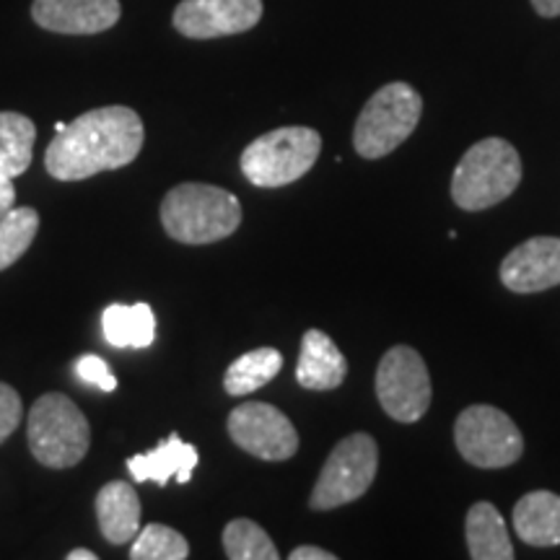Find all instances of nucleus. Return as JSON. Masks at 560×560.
Masks as SVG:
<instances>
[{"label":"nucleus","instance_id":"1","mask_svg":"<svg viewBox=\"0 0 560 560\" xmlns=\"http://www.w3.org/2000/svg\"><path fill=\"white\" fill-rule=\"evenodd\" d=\"M145 128L136 109L112 104L89 109L66 125L45 151V170L60 182H81L132 164L143 151Z\"/></svg>","mask_w":560,"mask_h":560},{"label":"nucleus","instance_id":"2","mask_svg":"<svg viewBox=\"0 0 560 560\" xmlns=\"http://www.w3.org/2000/svg\"><path fill=\"white\" fill-rule=\"evenodd\" d=\"M164 231L182 244H213L242 223V202L234 192L206 182H185L161 202Z\"/></svg>","mask_w":560,"mask_h":560},{"label":"nucleus","instance_id":"3","mask_svg":"<svg viewBox=\"0 0 560 560\" xmlns=\"http://www.w3.org/2000/svg\"><path fill=\"white\" fill-rule=\"evenodd\" d=\"M522 182L520 151L503 138H486L462 156L452 174V200L457 208H493L516 192Z\"/></svg>","mask_w":560,"mask_h":560},{"label":"nucleus","instance_id":"4","mask_svg":"<svg viewBox=\"0 0 560 560\" xmlns=\"http://www.w3.org/2000/svg\"><path fill=\"white\" fill-rule=\"evenodd\" d=\"M30 450L39 465L68 470L86 457L91 444L89 420L79 405L60 392H47L32 405L26 423Z\"/></svg>","mask_w":560,"mask_h":560},{"label":"nucleus","instance_id":"5","mask_svg":"<svg viewBox=\"0 0 560 560\" xmlns=\"http://www.w3.org/2000/svg\"><path fill=\"white\" fill-rule=\"evenodd\" d=\"M423 100L410 83L395 81L363 104L353 128V149L361 159H384L416 132Z\"/></svg>","mask_w":560,"mask_h":560},{"label":"nucleus","instance_id":"6","mask_svg":"<svg viewBox=\"0 0 560 560\" xmlns=\"http://www.w3.org/2000/svg\"><path fill=\"white\" fill-rule=\"evenodd\" d=\"M322 136L312 128H278L255 138L242 153V174L255 187H285L317 164Z\"/></svg>","mask_w":560,"mask_h":560},{"label":"nucleus","instance_id":"7","mask_svg":"<svg viewBox=\"0 0 560 560\" xmlns=\"http://www.w3.org/2000/svg\"><path fill=\"white\" fill-rule=\"evenodd\" d=\"M380 470V446L369 433H350L330 452L322 467L310 506L314 511L340 509L359 501Z\"/></svg>","mask_w":560,"mask_h":560},{"label":"nucleus","instance_id":"8","mask_svg":"<svg viewBox=\"0 0 560 560\" xmlns=\"http://www.w3.org/2000/svg\"><path fill=\"white\" fill-rule=\"evenodd\" d=\"M454 444L480 470H501L520 462L524 439L520 425L493 405H470L454 423Z\"/></svg>","mask_w":560,"mask_h":560},{"label":"nucleus","instance_id":"9","mask_svg":"<svg viewBox=\"0 0 560 560\" xmlns=\"http://www.w3.org/2000/svg\"><path fill=\"white\" fill-rule=\"evenodd\" d=\"M374 387L382 410L397 423H416L431 408L429 366L410 346H395L382 355Z\"/></svg>","mask_w":560,"mask_h":560},{"label":"nucleus","instance_id":"10","mask_svg":"<svg viewBox=\"0 0 560 560\" xmlns=\"http://www.w3.org/2000/svg\"><path fill=\"white\" fill-rule=\"evenodd\" d=\"M229 436L240 450L265 462H285L299 452V433L285 412L268 402H247L231 410Z\"/></svg>","mask_w":560,"mask_h":560},{"label":"nucleus","instance_id":"11","mask_svg":"<svg viewBox=\"0 0 560 560\" xmlns=\"http://www.w3.org/2000/svg\"><path fill=\"white\" fill-rule=\"evenodd\" d=\"M262 0H182L172 24L187 39H219L255 30Z\"/></svg>","mask_w":560,"mask_h":560},{"label":"nucleus","instance_id":"12","mask_svg":"<svg viewBox=\"0 0 560 560\" xmlns=\"http://www.w3.org/2000/svg\"><path fill=\"white\" fill-rule=\"evenodd\" d=\"M501 283L514 293H540L560 285V240L532 236L501 262Z\"/></svg>","mask_w":560,"mask_h":560},{"label":"nucleus","instance_id":"13","mask_svg":"<svg viewBox=\"0 0 560 560\" xmlns=\"http://www.w3.org/2000/svg\"><path fill=\"white\" fill-rule=\"evenodd\" d=\"M122 16L120 0H34L32 19L55 34H102Z\"/></svg>","mask_w":560,"mask_h":560},{"label":"nucleus","instance_id":"14","mask_svg":"<svg viewBox=\"0 0 560 560\" xmlns=\"http://www.w3.org/2000/svg\"><path fill=\"white\" fill-rule=\"evenodd\" d=\"M198 459V450L187 444V441H182L179 433H172L170 439L161 441L156 450L132 454L128 459V470L136 482L166 486L170 480H177L179 486H187L192 480Z\"/></svg>","mask_w":560,"mask_h":560},{"label":"nucleus","instance_id":"15","mask_svg":"<svg viewBox=\"0 0 560 560\" xmlns=\"http://www.w3.org/2000/svg\"><path fill=\"white\" fill-rule=\"evenodd\" d=\"M348 376V361L335 340L322 330H306L301 338L296 382L304 389H338Z\"/></svg>","mask_w":560,"mask_h":560},{"label":"nucleus","instance_id":"16","mask_svg":"<svg viewBox=\"0 0 560 560\" xmlns=\"http://www.w3.org/2000/svg\"><path fill=\"white\" fill-rule=\"evenodd\" d=\"M96 520L104 540L125 545L140 532V499L130 482L112 480L96 493Z\"/></svg>","mask_w":560,"mask_h":560},{"label":"nucleus","instance_id":"17","mask_svg":"<svg viewBox=\"0 0 560 560\" xmlns=\"http://www.w3.org/2000/svg\"><path fill=\"white\" fill-rule=\"evenodd\" d=\"M514 529L532 548L560 545V495L552 490H532L514 506Z\"/></svg>","mask_w":560,"mask_h":560},{"label":"nucleus","instance_id":"18","mask_svg":"<svg viewBox=\"0 0 560 560\" xmlns=\"http://www.w3.org/2000/svg\"><path fill=\"white\" fill-rule=\"evenodd\" d=\"M467 550L475 560H511L514 545H511L509 529L503 524L499 509L488 501L472 503L465 520Z\"/></svg>","mask_w":560,"mask_h":560},{"label":"nucleus","instance_id":"19","mask_svg":"<svg viewBox=\"0 0 560 560\" xmlns=\"http://www.w3.org/2000/svg\"><path fill=\"white\" fill-rule=\"evenodd\" d=\"M104 338L112 348H149L156 338V317L149 304H109L102 314Z\"/></svg>","mask_w":560,"mask_h":560},{"label":"nucleus","instance_id":"20","mask_svg":"<svg viewBox=\"0 0 560 560\" xmlns=\"http://www.w3.org/2000/svg\"><path fill=\"white\" fill-rule=\"evenodd\" d=\"M37 125L19 112H0V177L16 179L32 166Z\"/></svg>","mask_w":560,"mask_h":560},{"label":"nucleus","instance_id":"21","mask_svg":"<svg viewBox=\"0 0 560 560\" xmlns=\"http://www.w3.org/2000/svg\"><path fill=\"white\" fill-rule=\"evenodd\" d=\"M283 369V355L276 348H257L236 359L223 374V389L231 397H247L270 384Z\"/></svg>","mask_w":560,"mask_h":560},{"label":"nucleus","instance_id":"22","mask_svg":"<svg viewBox=\"0 0 560 560\" xmlns=\"http://www.w3.org/2000/svg\"><path fill=\"white\" fill-rule=\"evenodd\" d=\"M39 234V213L30 206L5 210L0 219V272L16 265L26 249L32 247L34 236Z\"/></svg>","mask_w":560,"mask_h":560},{"label":"nucleus","instance_id":"23","mask_svg":"<svg viewBox=\"0 0 560 560\" xmlns=\"http://www.w3.org/2000/svg\"><path fill=\"white\" fill-rule=\"evenodd\" d=\"M223 550L231 560H278L276 542L260 524L252 520H234L223 529Z\"/></svg>","mask_w":560,"mask_h":560},{"label":"nucleus","instance_id":"24","mask_svg":"<svg viewBox=\"0 0 560 560\" xmlns=\"http://www.w3.org/2000/svg\"><path fill=\"white\" fill-rule=\"evenodd\" d=\"M132 560H185L190 558V542L166 524H149L138 532L130 548Z\"/></svg>","mask_w":560,"mask_h":560},{"label":"nucleus","instance_id":"25","mask_svg":"<svg viewBox=\"0 0 560 560\" xmlns=\"http://www.w3.org/2000/svg\"><path fill=\"white\" fill-rule=\"evenodd\" d=\"M75 374H79L86 384H94V387H100L102 392H115L117 389L115 374H112L107 361H104L102 355H94V353L81 355V359L75 361Z\"/></svg>","mask_w":560,"mask_h":560},{"label":"nucleus","instance_id":"26","mask_svg":"<svg viewBox=\"0 0 560 560\" xmlns=\"http://www.w3.org/2000/svg\"><path fill=\"white\" fill-rule=\"evenodd\" d=\"M21 416H24V408H21L19 392L11 384L0 382V444L9 441L11 433L19 429Z\"/></svg>","mask_w":560,"mask_h":560},{"label":"nucleus","instance_id":"27","mask_svg":"<svg viewBox=\"0 0 560 560\" xmlns=\"http://www.w3.org/2000/svg\"><path fill=\"white\" fill-rule=\"evenodd\" d=\"M291 560H335L338 556L330 550H322V548H314V545H301V548L291 550Z\"/></svg>","mask_w":560,"mask_h":560},{"label":"nucleus","instance_id":"28","mask_svg":"<svg viewBox=\"0 0 560 560\" xmlns=\"http://www.w3.org/2000/svg\"><path fill=\"white\" fill-rule=\"evenodd\" d=\"M16 202V190H13V179L0 177V219H3L5 210L13 208Z\"/></svg>","mask_w":560,"mask_h":560},{"label":"nucleus","instance_id":"29","mask_svg":"<svg viewBox=\"0 0 560 560\" xmlns=\"http://www.w3.org/2000/svg\"><path fill=\"white\" fill-rule=\"evenodd\" d=\"M532 9L545 19H556L560 16V0H532Z\"/></svg>","mask_w":560,"mask_h":560},{"label":"nucleus","instance_id":"30","mask_svg":"<svg viewBox=\"0 0 560 560\" xmlns=\"http://www.w3.org/2000/svg\"><path fill=\"white\" fill-rule=\"evenodd\" d=\"M66 558L68 560H96V552H91L86 548H75V550H70Z\"/></svg>","mask_w":560,"mask_h":560}]
</instances>
